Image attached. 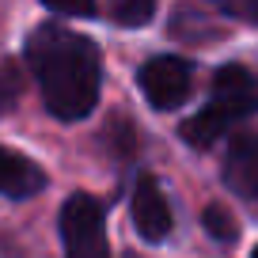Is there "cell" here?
<instances>
[{
  "label": "cell",
  "instance_id": "cell-1",
  "mask_svg": "<svg viewBox=\"0 0 258 258\" xmlns=\"http://www.w3.org/2000/svg\"><path fill=\"white\" fill-rule=\"evenodd\" d=\"M23 53L42 88V103L57 121H80L95 110L103 61L91 38L61 23H42L31 31Z\"/></svg>",
  "mask_w": 258,
  "mask_h": 258
},
{
  "label": "cell",
  "instance_id": "cell-2",
  "mask_svg": "<svg viewBox=\"0 0 258 258\" xmlns=\"http://www.w3.org/2000/svg\"><path fill=\"white\" fill-rule=\"evenodd\" d=\"M61 243L64 258H110L103 202L91 194H73L61 205Z\"/></svg>",
  "mask_w": 258,
  "mask_h": 258
},
{
  "label": "cell",
  "instance_id": "cell-3",
  "mask_svg": "<svg viewBox=\"0 0 258 258\" xmlns=\"http://www.w3.org/2000/svg\"><path fill=\"white\" fill-rule=\"evenodd\" d=\"M137 80H141L145 99L156 106V110H178L194 91V69L182 61V57L163 53V57L145 61V69H141Z\"/></svg>",
  "mask_w": 258,
  "mask_h": 258
},
{
  "label": "cell",
  "instance_id": "cell-4",
  "mask_svg": "<svg viewBox=\"0 0 258 258\" xmlns=\"http://www.w3.org/2000/svg\"><path fill=\"white\" fill-rule=\"evenodd\" d=\"M133 224H137L141 239H148V243H163L171 235V228H175L171 202L152 175H141L137 186H133Z\"/></svg>",
  "mask_w": 258,
  "mask_h": 258
},
{
  "label": "cell",
  "instance_id": "cell-5",
  "mask_svg": "<svg viewBox=\"0 0 258 258\" xmlns=\"http://www.w3.org/2000/svg\"><path fill=\"white\" fill-rule=\"evenodd\" d=\"M213 106L228 114L232 121L258 114V76L243 64H224L213 76Z\"/></svg>",
  "mask_w": 258,
  "mask_h": 258
},
{
  "label": "cell",
  "instance_id": "cell-6",
  "mask_svg": "<svg viewBox=\"0 0 258 258\" xmlns=\"http://www.w3.org/2000/svg\"><path fill=\"white\" fill-rule=\"evenodd\" d=\"M224 182L235 198L258 209V133H243L224 156Z\"/></svg>",
  "mask_w": 258,
  "mask_h": 258
},
{
  "label": "cell",
  "instance_id": "cell-7",
  "mask_svg": "<svg viewBox=\"0 0 258 258\" xmlns=\"http://www.w3.org/2000/svg\"><path fill=\"white\" fill-rule=\"evenodd\" d=\"M46 190V171L31 156L0 145V198H34Z\"/></svg>",
  "mask_w": 258,
  "mask_h": 258
},
{
  "label": "cell",
  "instance_id": "cell-8",
  "mask_svg": "<svg viewBox=\"0 0 258 258\" xmlns=\"http://www.w3.org/2000/svg\"><path fill=\"white\" fill-rule=\"evenodd\" d=\"M228 129H232V118H228L220 106L209 103V106H202V110L194 114V118H186L178 133H182V141H186L190 148H213V145L228 133Z\"/></svg>",
  "mask_w": 258,
  "mask_h": 258
},
{
  "label": "cell",
  "instance_id": "cell-9",
  "mask_svg": "<svg viewBox=\"0 0 258 258\" xmlns=\"http://www.w3.org/2000/svg\"><path fill=\"white\" fill-rule=\"evenodd\" d=\"M106 12L118 27H145L156 16V0H110Z\"/></svg>",
  "mask_w": 258,
  "mask_h": 258
},
{
  "label": "cell",
  "instance_id": "cell-10",
  "mask_svg": "<svg viewBox=\"0 0 258 258\" xmlns=\"http://www.w3.org/2000/svg\"><path fill=\"white\" fill-rule=\"evenodd\" d=\"M202 224H205V232H209L213 239H220V243H235L239 239V224H235V217L224 209V205H209L205 217H202Z\"/></svg>",
  "mask_w": 258,
  "mask_h": 258
},
{
  "label": "cell",
  "instance_id": "cell-11",
  "mask_svg": "<svg viewBox=\"0 0 258 258\" xmlns=\"http://www.w3.org/2000/svg\"><path fill=\"white\" fill-rule=\"evenodd\" d=\"M19 91H23V84H19V64L4 61L0 64V114H8L12 106L19 103Z\"/></svg>",
  "mask_w": 258,
  "mask_h": 258
},
{
  "label": "cell",
  "instance_id": "cell-12",
  "mask_svg": "<svg viewBox=\"0 0 258 258\" xmlns=\"http://www.w3.org/2000/svg\"><path fill=\"white\" fill-rule=\"evenodd\" d=\"M49 12L57 16H73V19H88L95 16V0H42Z\"/></svg>",
  "mask_w": 258,
  "mask_h": 258
},
{
  "label": "cell",
  "instance_id": "cell-13",
  "mask_svg": "<svg viewBox=\"0 0 258 258\" xmlns=\"http://www.w3.org/2000/svg\"><path fill=\"white\" fill-rule=\"evenodd\" d=\"M243 16H250L258 23V0H243Z\"/></svg>",
  "mask_w": 258,
  "mask_h": 258
},
{
  "label": "cell",
  "instance_id": "cell-14",
  "mask_svg": "<svg viewBox=\"0 0 258 258\" xmlns=\"http://www.w3.org/2000/svg\"><path fill=\"white\" fill-rule=\"evenodd\" d=\"M250 258H258V247H254V250H250Z\"/></svg>",
  "mask_w": 258,
  "mask_h": 258
}]
</instances>
